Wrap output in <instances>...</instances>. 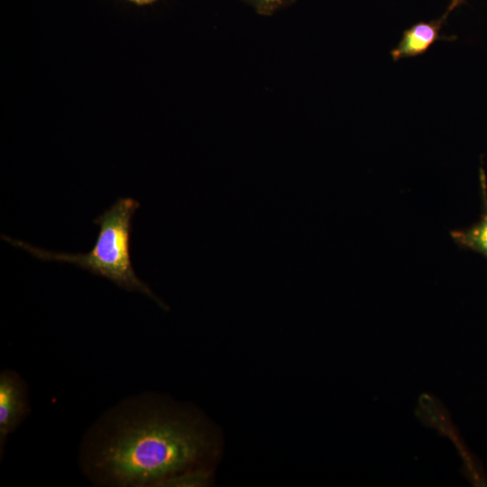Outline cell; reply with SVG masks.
I'll use <instances>...</instances> for the list:
<instances>
[{
	"label": "cell",
	"instance_id": "6",
	"mask_svg": "<svg viewBox=\"0 0 487 487\" xmlns=\"http://www.w3.org/2000/svg\"><path fill=\"white\" fill-rule=\"evenodd\" d=\"M210 477L207 467H198L175 474L159 486H205L209 482Z\"/></svg>",
	"mask_w": 487,
	"mask_h": 487
},
{
	"label": "cell",
	"instance_id": "4",
	"mask_svg": "<svg viewBox=\"0 0 487 487\" xmlns=\"http://www.w3.org/2000/svg\"><path fill=\"white\" fill-rule=\"evenodd\" d=\"M451 12L446 9L444 14L429 22H418L406 29L398 44L391 51L393 61L425 54L439 40H446L441 35L442 27Z\"/></svg>",
	"mask_w": 487,
	"mask_h": 487
},
{
	"label": "cell",
	"instance_id": "3",
	"mask_svg": "<svg viewBox=\"0 0 487 487\" xmlns=\"http://www.w3.org/2000/svg\"><path fill=\"white\" fill-rule=\"evenodd\" d=\"M29 411L25 382L15 372L3 371L0 373L1 455L7 436L20 425Z\"/></svg>",
	"mask_w": 487,
	"mask_h": 487
},
{
	"label": "cell",
	"instance_id": "9",
	"mask_svg": "<svg viewBox=\"0 0 487 487\" xmlns=\"http://www.w3.org/2000/svg\"><path fill=\"white\" fill-rule=\"evenodd\" d=\"M128 1L137 5H151L156 2L157 0H128Z\"/></svg>",
	"mask_w": 487,
	"mask_h": 487
},
{
	"label": "cell",
	"instance_id": "1",
	"mask_svg": "<svg viewBox=\"0 0 487 487\" xmlns=\"http://www.w3.org/2000/svg\"><path fill=\"white\" fill-rule=\"evenodd\" d=\"M97 426L82 461L103 485L159 486L175 474L206 467L216 447L199 417L147 398L122 403Z\"/></svg>",
	"mask_w": 487,
	"mask_h": 487
},
{
	"label": "cell",
	"instance_id": "8",
	"mask_svg": "<svg viewBox=\"0 0 487 487\" xmlns=\"http://www.w3.org/2000/svg\"><path fill=\"white\" fill-rule=\"evenodd\" d=\"M464 2L465 0H451L447 8L452 12Z\"/></svg>",
	"mask_w": 487,
	"mask_h": 487
},
{
	"label": "cell",
	"instance_id": "5",
	"mask_svg": "<svg viewBox=\"0 0 487 487\" xmlns=\"http://www.w3.org/2000/svg\"><path fill=\"white\" fill-rule=\"evenodd\" d=\"M479 180L482 200V213L479 220L467 228L452 230L450 236L459 247L478 253L487 259V182L482 167Z\"/></svg>",
	"mask_w": 487,
	"mask_h": 487
},
{
	"label": "cell",
	"instance_id": "7",
	"mask_svg": "<svg viewBox=\"0 0 487 487\" xmlns=\"http://www.w3.org/2000/svg\"><path fill=\"white\" fill-rule=\"evenodd\" d=\"M257 14L271 16L293 5L297 0H243Z\"/></svg>",
	"mask_w": 487,
	"mask_h": 487
},
{
	"label": "cell",
	"instance_id": "2",
	"mask_svg": "<svg viewBox=\"0 0 487 487\" xmlns=\"http://www.w3.org/2000/svg\"><path fill=\"white\" fill-rule=\"evenodd\" d=\"M139 207L137 200L121 198L95 218L94 223L99 225V234L94 247L87 253H54L6 235H2V239L40 260L74 263L126 290L142 292L163 308L164 304L136 276L133 268L130 253L132 221Z\"/></svg>",
	"mask_w": 487,
	"mask_h": 487
}]
</instances>
